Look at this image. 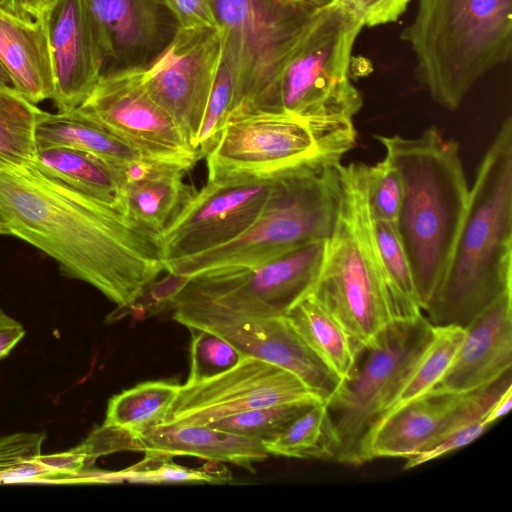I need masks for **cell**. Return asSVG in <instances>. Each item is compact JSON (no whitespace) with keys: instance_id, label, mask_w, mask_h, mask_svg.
<instances>
[{"instance_id":"cell-1","label":"cell","mask_w":512,"mask_h":512,"mask_svg":"<svg viewBox=\"0 0 512 512\" xmlns=\"http://www.w3.org/2000/svg\"><path fill=\"white\" fill-rule=\"evenodd\" d=\"M0 235L41 250L119 308L133 306L163 271L160 235L31 164L0 169Z\"/></svg>"},{"instance_id":"cell-2","label":"cell","mask_w":512,"mask_h":512,"mask_svg":"<svg viewBox=\"0 0 512 512\" xmlns=\"http://www.w3.org/2000/svg\"><path fill=\"white\" fill-rule=\"evenodd\" d=\"M512 291V119L477 170L444 277L424 309L433 326L466 327Z\"/></svg>"},{"instance_id":"cell-3","label":"cell","mask_w":512,"mask_h":512,"mask_svg":"<svg viewBox=\"0 0 512 512\" xmlns=\"http://www.w3.org/2000/svg\"><path fill=\"white\" fill-rule=\"evenodd\" d=\"M375 138L402 180L396 227L424 311L444 277L468 205L459 145L436 127L414 138Z\"/></svg>"},{"instance_id":"cell-4","label":"cell","mask_w":512,"mask_h":512,"mask_svg":"<svg viewBox=\"0 0 512 512\" xmlns=\"http://www.w3.org/2000/svg\"><path fill=\"white\" fill-rule=\"evenodd\" d=\"M400 38L416 58L415 77L439 105L457 109L512 51V0H418Z\"/></svg>"},{"instance_id":"cell-5","label":"cell","mask_w":512,"mask_h":512,"mask_svg":"<svg viewBox=\"0 0 512 512\" xmlns=\"http://www.w3.org/2000/svg\"><path fill=\"white\" fill-rule=\"evenodd\" d=\"M341 199L310 294L363 350L393 321L376 253L364 163L340 164Z\"/></svg>"},{"instance_id":"cell-6","label":"cell","mask_w":512,"mask_h":512,"mask_svg":"<svg viewBox=\"0 0 512 512\" xmlns=\"http://www.w3.org/2000/svg\"><path fill=\"white\" fill-rule=\"evenodd\" d=\"M339 163L312 162L275 174L269 198L254 224L237 239L163 264L173 277L230 266H253L291 248L331 236L340 206Z\"/></svg>"},{"instance_id":"cell-7","label":"cell","mask_w":512,"mask_h":512,"mask_svg":"<svg viewBox=\"0 0 512 512\" xmlns=\"http://www.w3.org/2000/svg\"><path fill=\"white\" fill-rule=\"evenodd\" d=\"M213 5L233 88L230 113L280 111V76L321 7L305 0H213Z\"/></svg>"},{"instance_id":"cell-8","label":"cell","mask_w":512,"mask_h":512,"mask_svg":"<svg viewBox=\"0 0 512 512\" xmlns=\"http://www.w3.org/2000/svg\"><path fill=\"white\" fill-rule=\"evenodd\" d=\"M327 240L291 248L253 266H230L178 278L167 297L173 318L285 316L308 295L320 274Z\"/></svg>"},{"instance_id":"cell-9","label":"cell","mask_w":512,"mask_h":512,"mask_svg":"<svg viewBox=\"0 0 512 512\" xmlns=\"http://www.w3.org/2000/svg\"><path fill=\"white\" fill-rule=\"evenodd\" d=\"M350 119H305L282 111L236 110L205 156L208 180L270 176L312 162L339 163L356 144Z\"/></svg>"},{"instance_id":"cell-10","label":"cell","mask_w":512,"mask_h":512,"mask_svg":"<svg viewBox=\"0 0 512 512\" xmlns=\"http://www.w3.org/2000/svg\"><path fill=\"white\" fill-rule=\"evenodd\" d=\"M363 27L342 0L321 7L282 71L279 110L305 119L352 120L363 104L349 75Z\"/></svg>"},{"instance_id":"cell-11","label":"cell","mask_w":512,"mask_h":512,"mask_svg":"<svg viewBox=\"0 0 512 512\" xmlns=\"http://www.w3.org/2000/svg\"><path fill=\"white\" fill-rule=\"evenodd\" d=\"M433 325L423 315L389 323L361 353L352 377L326 404L338 442L334 461L361 464V447L427 347Z\"/></svg>"},{"instance_id":"cell-12","label":"cell","mask_w":512,"mask_h":512,"mask_svg":"<svg viewBox=\"0 0 512 512\" xmlns=\"http://www.w3.org/2000/svg\"><path fill=\"white\" fill-rule=\"evenodd\" d=\"M76 109L146 161L187 172L201 158L150 94L144 66L131 65L104 73Z\"/></svg>"},{"instance_id":"cell-13","label":"cell","mask_w":512,"mask_h":512,"mask_svg":"<svg viewBox=\"0 0 512 512\" xmlns=\"http://www.w3.org/2000/svg\"><path fill=\"white\" fill-rule=\"evenodd\" d=\"M274 178L275 174L207 180L160 234L162 266L237 239L261 214Z\"/></svg>"},{"instance_id":"cell-14","label":"cell","mask_w":512,"mask_h":512,"mask_svg":"<svg viewBox=\"0 0 512 512\" xmlns=\"http://www.w3.org/2000/svg\"><path fill=\"white\" fill-rule=\"evenodd\" d=\"M511 385L508 371L490 384L465 393L430 390L374 424L361 447V464L375 458L407 459L449 434L483 420Z\"/></svg>"},{"instance_id":"cell-15","label":"cell","mask_w":512,"mask_h":512,"mask_svg":"<svg viewBox=\"0 0 512 512\" xmlns=\"http://www.w3.org/2000/svg\"><path fill=\"white\" fill-rule=\"evenodd\" d=\"M223 48L220 26L177 27L168 44L148 66H144L145 83L150 94L172 117L194 149L223 61Z\"/></svg>"},{"instance_id":"cell-16","label":"cell","mask_w":512,"mask_h":512,"mask_svg":"<svg viewBox=\"0 0 512 512\" xmlns=\"http://www.w3.org/2000/svg\"><path fill=\"white\" fill-rule=\"evenodd\" d=\"M296 401L323 402L293 373L245 357L213 378L181 385L162 424L208 425L240 412Z\"/></svg>"},{"instance_id":"cell-17","label":"cell","mask_w":512,"mask_h":512,"mask_svg":"<svg viewBox=\"0 0 512 512\" xmlns=\"http://www.w3.org/2000/svg\"><path fill=\"white\" fill-rule=\"evenodd\" d=\"M180 324L187 328L211 330L229 341L245 357L257 358L293 373L325 404L343 384L285 316L202 317L187 319Z\"/></svg>"},{"instance_id":"cell-18","label":"cell","mask_w":512,"mask_h":512,"mask_svg":"<svg viewBox=\"0 0 512 512\" xmlns=\"http://www.w3.org/2000/svg\"><path fill=\"white\" fill-rule=\"evenodd\" d=\"M58 111L79 107L104 73L105 58L86 0H53L43 13Z\"/></svg>"},{"instance_id":"cell-19","label":"cell","mask_w":512,"mask_h":512,"mask_svg":"<svg viewBox=\"0 0 512 512\" xmlns=\"http://www.w3.org/2000/svg\"><path fill=\"white\" fill-rule=\"evenodd\" d=\"M512 368V291L505 292L465 327L457 354L434 390L465 393Z\"/></svg>"},{"instance_id":"cell-20","label":"cell","mask_w":512,"mask_h":512,"mask_svg":"<svg viewBox=\"0 0 512 512\" xmlns=\"http://www.w3.org/2000/svg\"><path fill=\"white\" fill-rule=\"evenodd\" d=\"M105 58L104 73L152 52L161 41L157 0H86ZM103 73V74H104Z\"/></svg>"},{"instance_id":"cell-21","label":"cell","mask_w":512,"mask_h":512,"mask_svg":"<svg viewBox=\"0 0 512 512\" xmlns=\"http://www.w3.org/2000/svg\"><path fill=\"white\" fill-rule=\"evenodd\" d=\"M185 172L146 160L125 167L122 171L125 214L160 235L197 191L183 181Z\"/></svg>"},{"instance_id":"cell-22","label":"cell","mask_w":512,"mask_h":512,"mask_svg":"<svg viewBox=\"0 0 512 512\" xmlns=\"http://www.w3.org/2000/svg\"><path fill=\"white\" fill-rule=\"evenodd\" d=\"M136 439L145 453L193 456L212 462H229L250 470L253 463L270 456L261 440L209 425L161 424Z\"/></svg>"},{"instance_id":"cell-23","label":"cell","mask_w":512,"mask_h":512,"mask_svg":"<svg viewBox=\"0 0 512 512\" xmlns=\"http://www.w3.org/2000/svg\"><path fill=\"white\" fill-rule=\"evenodd\" d=\"M0 61L18 93L37 104L53 99L55 85L44 16L19 20L0 9Z\"/></svg>"},{"instance_id":"cell-24","label":"cell","mask_w":512,"mask_h":512,"mask_svg":"<svg viewBox=\"0 0 512 512\" xmlns=\"http://www.w3.org/2000/svg\"><path fill=\"white\" fill-rule=\"evenodd\" d=\"M42 174L124 211L121 170L86 152L68 147L37 148L29 163Z\"/></svg>"},{"instance_id":"cell-25","label":"cell","mask_w":512,"mask_h":512,"mask_svg":"<svg viewBox=\"0 0 512 512\" xmlns=\"http://www.w3.org/2000/svg\"><path fill=\"white\" fill-rule=\"evenodd\" d=\"M37 148L68 147L96 156L121 170L143 159L135 150L101 126L83 116L76 108L46 112L37 124Z\"/></svg>"},{"instance_id":"cell-26","label":"cell","mask_w":512,"mask_h":512,"mask_svg":"<svg viewBox=\"0 0 512 512\" xmlns=\"http://www.w3.org/2000/svg\"><path fill=\"white\" fill-rule=\"evenodd\" d=\"M285 317L343 382L352 377L362 350L310 293L292 306Z\"/></svg>"},{"instance_id":"cell-27","label":"cell","mask_w":512,"mask_h":512,"mask_svg":"<svg viewBox=\"0 0 512 512\" xmlns=\"http://www.w3.org/2000/svg\"><path fill=\"white\" fill-rule=\"evenodd\" d=\"M371 223L392 319H416L423 315V311L396 223L372 215Z\"/></svg>"},{"instance_id":"cell-28","label":"cell","mask_w":512,"mask_h":512,"mask_svg":"<svg viewBox=\"0 0 512 512\" xmlns=\"http://www.w3.org/2000/svg\"><path fill=\"white\" fill-rule=\"evenodd\" d=\"M181 385L147 381L114 395L109 401L104 425L122 428L135 438L161 425Z\"/></svg>"},{"instance_id":"cell-29","label":"cell","mask_w":512,"mask_h":512,"mask_svg":"<svg viewBox=\"0 0 512 512\" xmlns=\"http://www.w3.org/2000/svg\"><path fill=\"white\" fill-rule=\"evenodd\" d=\"M264 447L270 455L335 460L338 442L327 405H311Z\"/></svg>"},{"instance_id":"cell-30","label":"cell","mask_w":512,"mask_h":512,"mask_svg":"<svg viewBox=\"0 0 512 512\" xmlns=\"http://www.w3.org/2000/svg\"><path fill=\"white\" fill-rule=\"evenodd\" d=\"M464 335L461 326H433L427 347L380 418L432 390L452 364Z\"/></svg>"},{"instance_id":"cell-31","label":"cell","mask_w":512,"mask_h":512,"mask_svg":"<svg viewBox=\"0 0 512 512\" xmlns=\"http://www.w3.org/2000/svg\"><path fill=\"white\" fill-rule=\"evenodd\" d=\"M45 111L16 90L0 89V169L29 164L36 127Z\"/></svg>"},{"instance_id":"cell-32","label":"cell","mask_w":512,"mask_h":512,"mask_svg":"<svg viewBox=\"0 0 512 512\" xmlns=\"http://www.w3.org/2000/svg\"><path fill=\"white\" fill-rule=\"evenodd\" d=\"M163 454L145 453L142 462L119 472H112L114 482L140 483H222L231 480L229 471L222 466L208 465L187 468L172 462Z\"/></svg>"},{"instance_id":"cell-33","label":"cell","mask_w":512,"mask_h":512,"mask_svg":"<svg viewBox=\"0 0 512 512\" xmlns=\"http://www.w3.org/2000/svg\"><path fill=\"white\" fill-rule=\"evenodd\" d=\"M315 403L318 402L296 401L257 408L219 419L208 425L255 438L264 443L276 438L294 419Z\"/></svg>"},{"instance_id":"cell-34","label":"cell","mask_w":512,"mask_h":512,"mask_svg":"<svg viewBox=\"0 0 512 512\" xmlns=\"http://www.w3.org/2000/svg\"><path fill=\"white\" fill-rule=\"evenodd\" d=\"M45 433L20 432L0 437V483L53 477L41 462Z\"/></svg>"},{"instance_id":"cell-35","label":"cell","mask_w":512,"mask_h":512,"mask_svg":"<svg viewBox=\"0 0 512 512\" xmlns=\"http://www.w3.org/2000/svg\"><path fill=\"white\" fill-rule=\"evenodd\" d=\"M192 335L191 365L185 384L213 378L237 366L245 356L219 334L200 328H188Z\"/></svg>"},{"instance_id":"cell-36","label":"cell","mask_w":512,"mask_h":512,"mask_svg":"<svg viewBox=\"0 0 512 512\" xmlns=\"http://www.w3.org/2000/svg\"><path fill=\"white\" fill-rule=\"evenodd\" d=\"M366 186L371 215L396 223L403 197V184L395 166L387 158L375 165H367Z\"/></svg>"},{"instance_id":"cell-37","label":"cell","mask_w":512,"mask_h":512,"mask_svg":"<svg viewBox=\"0 0 512 512\" xmlns=\"http://www.w3.org/2000/svg\"><path fill=\"white\" fill-rule=\"evenodd\" d=\"M232 96L231 77L222 62L196 140V149L201 157H205L217 144L231 110Z\"/></svg>"},{"instance_id":"cell-38","label":"cell","mask_w":512,"mask_h":512,"mask_svg":"<svg viewBox=\"0 0 512 512\" xmlns=\"http://www.w3.org/2000/svg\"><path fill=\"white\" fill-rule=\"evenodd\" d=\"M77 449L84 454L88 464L101 455L119 450H141V447L138 440L128 431L103 424Z\"/></svg>"},{"instance_id":"cell-39","label":"cell","mask_w":512,"mask_h":512,"mask_svg":"<svg viewBox=\"0 0 512 512\" xmlns=\"http://www.w3.org/2000/svg\"><path fill=\"white\" fill-rule=\"evenodd\" d=\"M182 29L217 28L219 26L213 0H157Z\"/></svg>"},{"instance_id":"cell-40","label":"cell","mask_w":512,"mask_h":512,"mask_svg":"<svg viewBox=\"0 0 512 512\" xmlns=\"http://www.w3.org/2000/svg\"><path fill=\"white\" fill-rule=\"evenodd\" d=\"M489 427L482 420L471 423L406 459L403 469H411L439 458L476 440Z\"/></svg>"},{"instance_id":"cell-41","label":"cell","mask_w":512,"mask_h":512,"mask_svg":"<svg viewBox=\"0 0 512 512\" xmlns=\"http://www.w3.org/2000/svg\"><path fill=\"white\" fill-rule=\"evenodd\" d=\"M362 19L363 25L375 27L396 22L410 0H342Z\"/></svg>"},{"instance_id":"cell-42","label":"cell","mask_w":512,"mask_h":512,"mask_svg":"<svg viewBox=\"0 0 512 512\" xmlns=\"http://www.w3.org/2000/svg\"><path fill=\"white\" fill-rule=\"evenodd\" d=\"M24 335V327L0 309V359L6 357Z\"/></svg>"},{"instance_id":"cell-43","label":"cell","mask_w":512,"mask_h":512,"mask_svg":"<svg viewBox=\"0 0 512 512\" xmlns=\"http://www.w3.org/2000/svg\"><path fill=\"white\" fill-rule=\"evenodd\" d=\"M0 6L6 13L25 22L36 21L44 13L40 0H0Z\"/></svg>"},{"instance_id":"cell-44","label":"cell","mask_w":512,"mask_h":512,"mask_svg":"<svg viewBox=\"0 0 512 512\" xmlns=\"http://www.w3.org/2000/svg\"><path fill=\"white\" fill-rule=\"evenodd\" d=\"M512 406V385L509 386L493 403L483 418V422L492 425L502 416L506 415Z\"/></svg>"},{"instance_id":"cell-45","label":"cell","mask_w":512,"mask_h":512,"mask_svg":"<svg viewBox=\"0 0 512 512\" xmlns=\"http://www.w3.org/2000/svg\"><path fill=\"white\" fill-rule=\"evenodd\" d=\"M0 89L16 90L13 81L0 61Z\"/></svg>"},{"instance_id":"cell-46","label":"cell","mask_w":512,"mask_h":512,"mask_svg":"<svg viewBox=\"0 0 512 512\" xmlns=\"http://www.w3.org/2000/svg\"><path fill=\"white\" fill-rule=\"evenodd\" d=\"M305 1L311 2L319 7H323V6L330 4L334 0H305Z\"/></svg>"},{"instance_id":"cell-47","label":"cell","mask_w":512,"mask_h":512,"mask_svg":"<svg viewBox=\"0 0 512 512\" xmlns=\"http://www.w3.org/2000/svg\"><path fill=\"white\" fill-rule=\"evenodd\" d=\"M40 1H41L42 5H43V8H44V10H45L46 6H47L50 2H52L53 0H40Z\"/></svg>"},{"instance_id":"cell-48","label":"cell","mask_w":512,"mask_h":512,"mask_svg":"<svg viewBox=\"0 0 512 512\" xmlns=\"http://www.w3.org/2000/svg\"><path fill=\"white\" fill-rule=\"evenodd\" d=\"M0 9H1V6H0Z\"/></svg>"}]
</instances>
